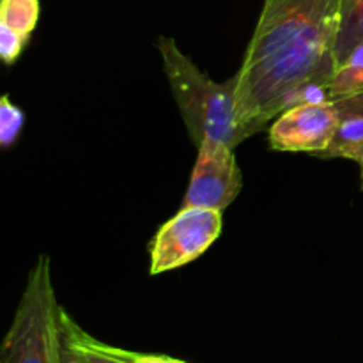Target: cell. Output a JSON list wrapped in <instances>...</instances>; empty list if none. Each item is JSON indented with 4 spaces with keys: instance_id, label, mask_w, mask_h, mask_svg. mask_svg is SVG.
Listing matches in <instances>:
<instances>
[{
    "instance_id": "12",
    "label": "cell",
    "mask_w": 363,
    "mask_h": 363,
    "mask_svg": "<svg viewBox=\"0 0 363 363\" xmlns=\"http://www.w3.org/2000/svg\"><path fill=\"white\" fill-rule=\"evenodd\" d=\"M23 124V110L11 101L9 94H4L0 99V145L2 149H9L16 144Z\"/></svg>"
},
{
    "instance_id": "9",
    "label": "cell",
    "mask_w": 363,
    "mask_h": 363,
    "mask_svg": "<svg viewBox=\"0 0 363 363\" xmlns=\"http://www.w3.org/2000/svg\"><path fill=\"white\" fill-rule=\"evenodd\" d=\"M339 110V128L323 158L358 160L363 156V91L333 99Z\"/></svg>"
},
{
    "instance_id": "5",
    "label": "cell",
    "mask_w": 363,
    "mask_h": 363,
    "mask_svg": "<svg viewBox=\"0 0 363 363\" xmlns=\"http://www.w3.org/2000/svg\"><path fill=\"white\" fill-rule=\"evenodd\" d=\"M243 188V174L234 149L206 138L197 145V160L181 208H229Z\"/></svg>"
},
{
    "instance_id": "10",
    "label": "cell",
    "mask_w": 363,
    "mask_h": 363,
    "mask_svg": "<svg viewBox=\"0 0 363 363\" xmlns=\"http://www.w3.org/2000/svg\"><path fill=\"white\" fill-rule=\"evenodd\" d=\"M330 99L344 98L363 91V41L358 43L350 55L333 71L326 85Z\"/></svg>"
},
{
    "instance_id": "11",
    "label": "cell",
    "mask_w": 363,
    "mask_h": 363,
    "mask_svg": "<svg viewBox=\"0 0 363 363\" xmlns=\"http://www.w3.org/2000/svg\"><path fill=\"white\" fill-rule=\"evenodd\" d=\"M363 41V0H340V25L335 46V62H344L351 50ZM337 69V67H335Z\"/></svg>"
},
{
    "instance_id": "2",
    "label": "cell",
    "mask_w": 363,
    "mask_h": 363,
    "mask_svg": "<svg viewBox=\"0 0 363 363\" xmlns=\"http://www.w3.org/2000/svg\"><path fill=\"white\" fill-rule=\"evenodd\" d=\"M156 48L162 55L163 71L184 126L195 145L211 138L234 149L254 135L241 117L236 78L227 82L211 80L181 52L172 38H158Z\"/></svg>"
},
{
    "instance_id": "3",
    "label": "cell",
    "mask_w": 363,
    "mask_h": 363,
    "mask_svg": "<svg viewBox=\"0 0 363 363\" xmlns=\"http://www.w3.org/2000/svg\"><path fill=\"white\" fill-rule=\"evenodd\" d=\"M50 257L41 254L27 277L13 323L0 347V363H66L62 323Z\"/></svg>"
},
{
    "instance_id": "15",
    "label": "cell",
    "mask_w": 363,
    "mask_h": 363,
    "mask_svg": "<svg viewBox=\"0 0 363 363\" xmlns=\"http://www.w3.org/2000/svg\"><path fill=\"white\" fill-rule=\"evenodd\" d=\"M179 363H186V362H183V360H181V362H179Z\"/></svg>"
},
{
    "instance_id": "14",
    "label": "cell",
    "mask_w": 363,
    "mask_h": 363,
    "mask_svg": "<svg viewBox=\"0 0 363 363\" xmlns=\"http://www.w3.org/2000/svg\"><path fill=\"white\" fill-rule=\"evenodd\" d=\"M64 357H66V363H74L73 360H71L69 357H67V354H66V351H64Z\"/></svg>"
},
{
    "instance_id": "7",
    "label": "cell",
    "mask_w": 363,
    "mask_h": 363,
    "mask_svg": "<svg viewBox=\"0 0 363 363\" xmlns=\"http://www.w3.org/2000/svg\"><path fill=\"white\" fill-rule=\"evenodd\" d=\"M39 0H2L0 2V57L13 66L20 59L39 20Z\"/></svg>"
},
{
    "instance_id": "1",
    "label": "cell",
    "mask_w": 363,
    "mask_h": 363,
    "mask_svg": "<svg viewBox=\"0 0 363 363\" xmlns=\"http://www.w3.org/2000/svg\"><path fill=\"white\" fill-rule=\"evenodd\" d=\"M339 25L340 0H264L234 74L241 117L252 133L291 106L330 99Z\"/></svg>"
},
{
    "instance_id": "13",
    "label": "cell",
    "mask_w": 363,
    "mask_h": 363,
    "mask_svg": "<svg viewBox=\"0 0 363 363\" xmlns=\"http://www.w3.org/2000/svg\"><path fill=\"white\" fill-rule=\"evenodd\" d=\"M358 165H360V176H362V186H363V156L358 160Z\"/></svg>"
},
{
    "instance_id": "6",
    "label": "cell",
    "mask_w": 363,
    "mask_h": 363,
    "mask_svg": "<svg viewBox=\"0 0 363 363\" xmlns=\"http://www.w3.org/2000/svg\"><path fill=\"white\" fill-rule=\"evenodd\" d=\"M339 128V110L333 99L294 105L277 117L269 128V145L282 152L323 156Z\"/></svg>"
},
{
    "instance_id": "8",
    "label": "cell",
    "mask_w": 363,
    "mask_h": 363,
    "mask_svg": "<svg viewBox=\"0 0 363 363\" xmlns=\"http://www.w3.org/2000/svg\"><path fill=\"white\" fill-rule=\"evenodd\" d=\"M60 323L64 351L74 363H142L135 351L108 346L89 335L64 308L60 312Z\"/></svg>"
},
{
    "instance_id": "4",
    "label": "cell",
    "mask_w": 363,
    "mask_h": 363,
    "mask_svg": "<svg viewBox=\"0 0 363 363\" xmlns=\"http://www.w3.org/2000/svg\"><path fill=\"white\" fill-rule=\"evenodd\" d=\"M222 233V211L181 208L165 222L151 245V275L172 272L201 257Z\"/></svg>"
}]
</instances>
